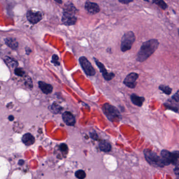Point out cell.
<instances>
[{
  "mask_svg": "<svg viewBox=\"0 0 179 179\" xmlns=\"http://www.w3.org/2000/svg\"><path fill=\"white\" fill-rule=\"evenodd\" d=\"M159 42L157 39H151L144 42L138 52L136 60L139 62H144L150 57L157 50Z\"/></svg>",
  "mask_w": 179,
  "mask_h": 179,
  "instance_id": "cell-1",
  "label": "cell"
},
{
  "mask_svg": "<svg viewBox=\"0 0 179 179\" xmlns=\"http://www.w3.org/2000/svg\"><path fill=\"white\" fill-rule=\"evenodd\" d=\"M94 61L96 63V65L98 67L100 73L102 74V76L106 80L110 81L115 77V74L113 73H108L104 65L102 64V63L100 62L97 59H96L95 58H94Z\"/></svg>",
  "mask_w": 179,
  "mask_h": 179,
  "instance_id": "cell-9",
  "label": "cell"
},
{
  "mask_svg": "<svg viewBox=\"0 0 179 179\" xmlns=\"http://www.w3.org/2000/svg\"><path fill=\"white\" fill-rule=\"evenodd\" d=\"M14 74L18 76H23L25 74V72L22 68L17 67L14 70Z\"/></svg>",
  "mask_w": 179,
  "mask_h": 179,
  "instance_id": "cell-26",
  "label": "cell"
},
{
  "mask_svg": "<svg viewBox=\"0 0 179 179\" xmlns=\"http://www.w3.org/2000/svg\"><path fill=\"white\" fill-rule=\"evenodd\" d=\"M26 18L31 24H35L42 20L43 15L39 11L29 10L26 13Z\"/></svg>",
  "mask_w": 179,
  "mask_h": 179,
  "instance_id": "cell-8",
  "label": "cell"
},
{
  "mask_svg": "<svg viewBox=\"0 0 179 179\" xmlns=\"http://www.w3.org/2000/svg\"><path fill=\"white\" fill-rule=\"evenodd\" d=\"M178 34H179V29H178Z\"/></svg>",
  "mask_w": 179,
  "mask_h": 179,
  "instance_id": "cell-35",
  "label": "cell"
},
{
  "mask_svg": "<svg viewBox=\"0 0 179 179\" xmlns=\"http://www.w3.org/2000/svg\"><path fill=\"white\" fill-rule=\"evenodd\" d=\"M164 106L167 109L171 110L175 112H178L179 110V103L176 102V101H174L172 99H168L164 104Z\"/></svg>",
  "mask_w": 179,
  "mask_h": 179,
  "instance_id": "cell-14",
  "label": "cell"
},
{
  "mask_svg": "<svg viewBox=\"0 0 179 179\" xmlns=\"http://www.w3.org/2000/svg\"><path fill=\"white\" fill-rule=\"evenodd\" d=\"M152 3L157 5L158 7H160L161 9L163 10H166L168 8V5L167 4L162 0H156V1H153Z\"/></svg>",
  "mask_w": 179,
  "mask_h": 179,
  "instance_id": "cell-23",
  "label": "cell"
},
{
  "mask_svg": "<svg viewBox=\"0 0 179 179\" xmlns=\"http://www.w3.org/2000/svg\"><path fill=\"white\" fill-rule=\"evenodd\" d=\"M171 164L176 166H179V151H176L172 152V162Z\"/></svg>",
  "mask_w": 179,
  "mask_h": 179,
  "instance_id": "cell-20",
  "label": "cell"
},
{
  "mask_svg": "<svg viewBox=\"0 0 179 179\" xmlns=\"http://www.w3.org/2000/svg\"><path fill=\"white\" fill-rule=\"evenodd\" d=\"M139 78V74L132 72L128 74L126 77L123 83L125 86L131 89L135 88L137 85V80Z\"/></svg>",
  "mask_w": 179,
  "mask_h": 179,
  "instance_id": "cell-7",
  "label": "cell"
},
{
  "mask_svg": "<svg viewBox=\"0 0 179 179\" xmlns=\"http://www.w3.org/2000/svg\"><path fill=\"white\" fill-rule=\"evenodd\" d=\"M79 61L82 69L87 76H93L96 74L95 69L86 57L81 56L79 58Z\"/></svg>",
  "mask_w": 179,
  "mask_h": 179,
  "instance_id": "cell-6",
  "label": "cell"
},
{
  "mask_svg": "<svg viewBox=\"0 0 179 179\" xmlns=\"http://www.w3.org/2000/svg\"><path fill=\"white\" fill-rule=\"evenodd\" d=\"M4 61H5V63L8 65V66L12 68H17L18 66V63L17 61L14 60L13 58L10 57L9 56H6L4 58Z\"/></svg>",
  "mask_w": 179,
  "mask_h": 179,
  "instance_id": "cell-19",
  "label": "cell"
},
{
  "mask_svg": "<svg viewBox=\"0 0 179 179\" xmlns=\"http://www.w3.org/2000/svg\"><path fill=\"white\" fill-rule=\"evenodd\" d=\"M24 163V160H20L19 161V164L21 165V166H22L23 164Z\"/></svg>",
  "mask_w": 179,
  "mask_h": 179,
  "instance_id": "cell-32",
  "label": "cell"
},
{
  "mask_svg": "<svg viewBox=\"0 0 179 179\" xmlns=\"http://www.w3.org/2000/svg\"><path fill=\"white\" fill-rule=\"evenodd\" d=\"M50 110L51 112L54 113L55 114H57L61 112V111L62 110V107L58 105L57 104H56V102H54L51 106H50Z\"/></svg>",
  "mask_w": 179,
  "mask_h": 179,
  "instance_id": "cell-21",
  "label": "cell"
},
{
  "mask_svg": "<svg viewBox=\"0 0 179 179\" xmlns=\"http://www.w3.org/2000/svg\"><path fill=\"white\" fill-rule=\"evenodd\" d=\"M76 8L73 4L67 5L64 10L61 21L66 25H73L77 21V17L75 16Z\"/></svg>",
  "mask_w": 179,
  "mask_h": 179,
  "instance_id": "cell-2",
  "label": "cell"
},
{
  "mask_svg": "<svg viewBox=\"0 0 179 179\" xmlns=\"http://www.w3.org/2000/svg\"><path fill=\"white\" fill-rule=\"evenodd\" d=\"M172 99L176 101V102L179 103V90L176 92L175 94H174L172 97Z\"/></svg>",
  "mask_w": 179,
  "mask_h": 179,
  "instance_id": "cell-27",
  "label": "cell"
},
{
  "mask_svg": "<svg viewBox=\"0 0 179 179\" xmlns=\"http://www.w3.org/2000/svg\"><path fill=\"white\" fill-rule=\"evenodd\" d=\"M64 122L68 126H74L76 122L75 118L73 115L69 112H65L62 115Z\"/></svg>",
  "mask_w": 179,
  "mask_h": 179,
  "instance_id": "cell-11",
  "label": "cell"
},
{
  "mask_svg": "<svg viewBox=\"0 0 179 179\" xmlns=\"http://www.w3.org/2000/svg\"><path fill=\"white\" fill-rule=\"evenodd\" d=\"M159 89L167 95H170L172 92V89L171 87H170L169 86H166L164 85H160L159 87Z\"/></svg>",
  "mask_w": 179,
  "mask_h": 179,
  "instance_id": "cell-22",
  "label": "cell"
},
{
  "mask_svg": "<svg viewBox=\"0 0 179 179\" xmlns=\"http://www.w3.org/2000/svg\"><path fill=\"white\" fill-rule=\"evenodd\" d=\"M176 179H179V178H176Z\"/></svg>",
  "mask_w": 179,
  "mask_h": 179,
  "instance_id": "cell-36",
  "label": "cell"
},
{
  "mask_svg": "<svg viewBox=\"0 0 179 179\" xmlns=\"http://www.w3.org/2000/svg\"><path fill=\"white\" fill-rule=\"evenodd\" d=\"M39 88L42 90V92L45 94H49L53 92V87L52 85L49 83H46L43 81H39L38 82Z\"/></svg>",
  "mask_w": 179,
  "mask_h": 179,
  "instance_id": "cell-13",
  "label": "cell"
},
{
  "mask_svg": "<svg viewBox=\"0 0 179 179\" xmlns=\"http://www.w3.org/2000/svg\"><path fill=\"white\" fill-rule=\"evenodd\" d=\"M102 108L104 113L110 121H113L116 119L120 118V112L118 109L115 106L106 103L103 105Z\"/></svg>",
  "mask_w": 179,
  "mask_h": 179,
  "instance_id": "cell-5",
  "label": "cell"
},
{
  "mask_svg": "<svg viewBox=\"0 0 179 179\" xmlns=\"http://www.w3.org/2000/svg\"><path fill=\"white\" fill-rule=\"evenodd\" d=\"M76 177L79 179H83L86 177V173L83 170H78L75 172Z\"/></svg>",
  "mask_w": 179,
  "mask_h": 179,
  "instance_id": "cell-24",
  "label": "cell"
},
{
  "mask_svg": "<svg viewBox=\"0 0 179 179\" xmlns=\"http://www.w3.org/2000/svg\"><path fill=\"white\" fill-rule=\"evenodd\" d=\"M4 42L5 44L10 48L16 50L18 48L19 43L14 38H6L4 39Z\"/></svg>",
  "mask_w": 179,
  "mask_h": 179,
  "instance_id": "cell-16",
  "label": "cell"
},
{
  "mask_svg": "<svg viewBox=\"0 0 179 179\" xmlns=\"http://www.w3.org/2000/svg\"><path fill=\"white\" fill-rule=\"evenodd\" d=\"M144 157L148 162L154 166L163 167L164 164L161 158L159 157L157 154L148 149L144 150Z\"/></svg>",
  "mask_w": 179,
  "mask_h": 179,
  "instance_id": "cell-4",
  "label": "cell"
},
{
  "mask_svg": "<svg viewBox=\"0 0 179 179\" xmlns=\"http://www.w3.org/2000/svg\"><path fill=\"white\" fill-rule=\"evenodd\" d=\"M51 62L55 66L60 65V63L59 61V57L57 55L54 54L52 56Z\"/></svg>",
  "mask_w": 179,
  "mask_h": 179,
  "instance_id": "cell-25",
  "label": "cell"
},
{
  "mask_svg": "<svg viewBox=\"0 0 179 179\" xmlns=\"http://www.w3.org/2000/svg\"><path fill=\"white\" fill-rule=\"evenodd\" d=\"M60 148V150H61L62 152H67V149H68V147H67V145L66 144H61V146H59Z\"/></svg>",
  "mask_w": 179,
  "mask_h": 179,
  "instance_id": "cell-28",
  "label": "cell"
},
{
  "mask_svg": "<svg viewBox=\"0 0 179 179\" xmlns=\"http://www.w3.org/2000/svg\"><path fill=\"white\" fill-rule=\"evenodd\" d=\"M100 149L104 152H109L112 149V146L108 141H102L99 144Z\"/></svg>",
  "mask_w": 179,
  "mask_h": 179,
  "instance_id": "cell-18",
  "label": "cell"
},
{
  "mask_svg": "<svg viewBox=\"0 0 179 179\" xmlns=\"http://www.w3.org/2000/svg\"><path fill=\"white\" fill-rule=\"evenodd\" d=\"M134 1L133 0H119V2L120 3L122 4H128L131 2H132Z\"/></svg>",
  "mask_w": 179,
  "mask_h": 179,
  "instance_id": "cell-29",
  "label": "cell"
},
{
  "mask_svg": "<svg viewBox=\"0 0 179 179\" xmlns=\"http://www.w3.org/2000/svg\"><path fill=\"white\" fill-rule=\"evenodd\" d=\"M174 172L175 173L176 175L179 176V168H176L174 169Z\"/></svg>",
  "mask_w": 179,
  "mask_h": 179,
  "instance_id": "cell-30",
  "label": "cell"
},
{
  "mask_svg": "<svg viewBox=\"0 0 179 179\" xmlns=\"http://www.w3.org/2000/svg\"><path fill=\"white\" fill-rule=\"evenodd\" d=\"M55 2L58 3H62V1H56V0H55Z\"/></svg>",
  "mask_w": 179,
  "mask_h": 179,
  "instance_id": "cell-34",
  "label": "cell"
},
{
  "mask_svg": "<svg viewBox=\"0 0 179 179\" xmlns=\"http://www.w3.org/2000/svg\"><path fill=\"white\" fill-rule=\"evenodd\" d=\"M26 53V54H28V51L29 52V53L30 54L31 52H32V51H31V49H30V48H29V47H26L25 49Z\"/></svg>",
  "mask_w": 179,
  "mask_h": 179,
  "instance_id": "cell-31",
  "label": "cell"
},
{
  "mask_svg": "<svg viewBox=\"0 0 179 179\" xmlns=\"http://www.w3.org/2000/svg\"><path fill=\"white\" fill-rule=\"evenodd\" d=\"M14 119V118L13 116L11 115L9 117V119L10 120V121H13Z\"/></svg>",
  "mask_w": 179,
  "mask_h": 179,
  "instance_id": "cell-33",
  "label": "cell"
},
{
  "mask_svg": "<svg viewBox=\"0 0 179 179\" xmlns=\"http://www.w3.org/2000/svg\"><path fill=\"white\" fill-rule=\"evenodd\" d=\"M135 41L136 36L134 32L129 31L125 33L122 37L120 46L121 51L122 52H126L131 49Z\"/></svg>",
  "mask_w": 179,
  "mask_h": 179,
  "instance_id": "cell-3",
  "label": "cell"
},
{
  "mask_svg": "<svg viewBox=\"0 0 179 179\" xmlns=\"http://www.w3.org/2000/svg\"><path fill=\"white\" fill-rule=\"evenodd\" d=\"M23 142L26 146H31L35 142V138L31 134H26L23 136Z\"/></svg>",
  "mask_w": 179,
  "mask_h": 179,
  "instance_id": "cell-17",
  "label": "cell"
},
{
  "mask_svg": "<svg viewBox=\"0 0 179 179\" xmlns=\"http://www.w3.org/2000/svg\"><path fill=\"white\" fill-rule=\"evenodd\" d=\"M161 158L164 166L169 165L172 162V152L166 150H163L161 153Z\"/></svg>",
  "mask_w": 179,
  "mask_h": 179,
  "instance_id": "cell-12",
  "label": "cell"
},
{
  "mask_svg": "<svg viewBox=\"0 0 179 179\" xmlns=\"http://www.w3.org/2000/svg\"><path fill=\"white\" fill-rule=\"evenodd\" d=\"M85 8L87 12L91 14H95L100 11L99 5L94 2L87 1L85 4Z\"/></svg>",
  "mask_w": 179,
  "mask_h": 179,
  "instance_id": "cell-10",
  "label": "cell"
},
{
  "mask_svg": "<svg viewBox=\"0 0 179 179\" xmlns=\"http://www.w3.org/2000/svg\"><path fill=\"white\" fill-rule=\"evenodd\" d=\"M130 99L133 104L138 107H141L145 100L144 97L139 96L135 94H132L130 96Z\"/></svg>",
  "mask_w": 179,
  "mask_h": 179,
  "instance_id": "cell-15",
  "label": "cell"
}]
</instances>
